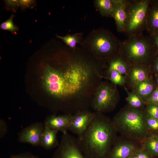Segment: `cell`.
Segmentation results:
<instances>
[{
	"instance_id": "30",
	"label": "cell",
	"mask_w": 158,
	"mask_h": 158,
	"mask_svg": "<svg viewBox=\"0 0 158 158\" xmlns=\"http://www.w3.org/2000/svg\"><path fill=\"white\" fill-rule=\"evenodd\" d=\"M146 103L158 105V88L153 91L148 99Z\"/></svg>"
},
{
	"instance_id": "16",
	"label": "cell",
	"mask_w": 158,
	"mask_h": 158,
	"mask_svg": "<svg viewBox=\"0 0 158 158\" xmlns=\"http://www.w3.org/2000/svg\"><path fill=\"white\" fill-rule=\"evenodd\" d=\"M145 65H131L130 78V81L135 85L148 79Z\"/></svg>"
},
{
	"instance_id": "4",
	"label": "cell",
	"mask_w": 158,
	"mask_h": 158,
	"mask_svg": "<svg viewBox=\"0 0 158 158\" xmlns=\"http://www.w3.org/2000/svg\"><path fill=\"white\" fill-rule=\"evenodd\" d=\"M85 44L97 59H111L120 54L121 42L109 30L102 28L92 30Z\"/></svg>"
},
{
	"instance_id": "11",
	"label": "cell",
	"mask_w": 158,
	"mask_h": 158,
	"mask_svg": "<svg viewBox=\"0 0 158 158\" xmlns=\"http://www.w3.org/2000/svg\"><path fill=\"white\" fill-rule=\"evenodd\" d=\"M94 112L86 110L79 111L73 114L69 130L78 135L82 134L91 122Z\"/></svg>"
},
{
	"instance_id": "18",
	"label": "cell",
	"mask_w": 158,
	"mask_h": 158,
	"mask_svg": "<svg viewBox=\"0 0 158 158\" xmlns=\"http://www.w3.org/2000/svg\"><path fill=\"white\" fill-rule=\"evenodd\" d=\"M141 142L142 147L146 149L155 158H158V134L150 133Z\"/></svg>"
},
{
	"instance_id": "34",
	"label": "cell",
	"mask_w": 158,
	"mask_h": 158,
	"mask_svg": "<svg viewBox=\"0 0 158 158\" xmlns=\"http://www.w3.org/2000/svg\"><path fill=\"white\" fill-rule=\"evenodd\" d=\"M154 66L155 70L158 72V56L156 57L154 61Z\"/></svg>"
},
{
	"instance_id": "21",
	"label": "cell",
	"mask_w": 158,
	"mask_h": 158,
	"mask_svg": "<svg viewBox=\"0 0 158 158\" xmlns=\"http://www.w3.org/2000/svg\"><path fill=\"white\" fill-rule=\"evenodd\" d=\"M82 35L83 34L80 32L73 35L68 34L63 36L56 35V37L61 40L70 47L74 49L77 44H79L81 41Z\"/></svg>"
},
{
	"instance_id": "24",
	"label": "cell",
	"mask_w": 158,
	"mask_h": 158,
	"mask_svg": "<svg viewBox=\"0 0 158 158\" xmlns=\"http://www.w3.org/2000/svg\"><path fill=\"white\" fill-rule=\"evenodd\" d=\"M14 16V15H12L8 20L1 23L0 25V29L8 30L13 33H15L19 28L13 22V19Z\"/></svg>"
},
{
	"instance_id": "25",
	"label": "cell",
	"mask_w": 158,
	"mask_h": 158,
	"mask_svg": "<svg viewBox=\"0 0 158 158\" xmlns=\"http://www.w3.org/2000/svg\"><path fill=\"white\" fill-rule=\"evenodd\" d=\"M146 116V124L149 131L150 133H156L158 131V119Z\"/></svg>"
},
{
	"instance_id": "8",
	"label": "cell",
	"mask_w": 158,
	"mask_h": 158,
	"mask_svg": "<svg viewBox=\"0 0 158 158\" xmlns=\"http://www.w3.org/2000/svg\"><path fill=\"white\" fill-rule=\"evenodd\" d=\"M57 147L52 158H85L77 138L68 133L62 134Z\"/></svg>"
},
{
	"instance_id": "13",
	"label": "cell",
	"mask_w": 158,
	"mask_h": 158,
	"mask_svg": "<svg viewBox=\"0 0 158 158\" xmlns=\"http://www.w3.org/2000/svg\"><path fill=\"white\" fill-rule=\"evenodd\" d=\"M112 18L115 21L117 30L124 32L127 19L126 0H112Z\"/></svg>"
},
{
	"instance_id": "17",
	"label": "cell",
	"mask_w": 158,
	"mask_h": 158,
	"mask_svg": "<svg viewBox=\"0 0 158 158\" xmlns=\"http://www.w3.org/2000/svg\"><path fill=\"white\" fill-rule=\"evenodd\" d=\"M135 86L136 94L144 103H146L154 91V85L152 82L148 79Z\"/></svg>"
},
{
	"instance_id": "33",
	"label": "cell",
	"mask_w": 158,
	"mask_h": 158,
	"mask_svg": "<svg viewBox=\"0 0 158 158\" xmlns=\"http://www.w3.org/2000/svg\"><path fill=\"white\" fill-rule=\"evenodd\" d=\"M156 50L158 51V34L151 35Z\"/></svg>"
},
{
	"instance_id": "6",
	"label": "cell",
	"mask_w": 158,
	"mask_h": 158,
	"mask_svg": "<svg viewBox=\"0 0 158 158\" xmlns=\"http://www.w3.org/2000/svg\"><path fill=\"white\" fill-rule=\"evenodd\" d=\"M149 0H126L127 19L125 33L128 37L140 35L146 30Z\"/></svg>"
},
{
	"instance_id": "5",
	"label": "cell",
	"mask_w": 158,
	"mask_h": 158,
	"mask_svg": "<svg viewBox=\"0 0 158 158\" xmlns=\"http://www.w3.org/2000/svg\"><path fill=\"white\" fill-rule=\"evenodd\" d=\"M155 49L151 36L142 34L128 37L121 42L120 54L131 65L146 64Z\"/></svg>"
},
{
	"instance_id": "31",
	"label": "cell",
	"mask_w": 158,
	"mask_h": 158,
	"mask_svg": "<svg viewBox=\"0 0 158 158\" xmlns=\"http://www.w3.org/2000/svg\"><path fill=\"white\" fill-rule=\"evenodd\" d=\"M8 127L5 121L3 119L0 120V138L1 139L4 137L7 133Z\"/></svg>"
},
{
	"instance_id": "29",
	"label": "cell",
	"mask_w": 158,
	"mask_h": 158,
	"mask_svg": "<svg viewBox=\"0 0 158 158\" xmlns=\"http://www.w3.org/2000/svg\"><path fill=\"white\" fill-rule=\"evenodd\" d=\"M19 7L22 10L32 8L34 7L35 1L33 0H19Z\"/></svg>"
},
{
	"instance_id": "27",
	"label": "cell",
	"mask_w": 158,
	"mask_h": 158,
	"mask_svg": "<svg viewBox=\"0 0 158 158\" xmlns=\"http://www.w3.org/2000/svg\"><path fill=\"white\" fill-rule=\"evenodd\" d=\"M134 153L138 158H155L146 149L142 146L138 148Z\"/></svg>"
},
{
	"instance_id": "28",
	"label": "cell",
	"mask_w": 158,
	"mask_h": 158,
	"mask_svg": "<svg viewBox=\"0 0 158 158\" xmlns=\"http://www.w3.org/2000/svg\"><path fill=\"white\" fill-rule=\"evenodd\" d=\"M4 2L5 7L7 10L15 11L19 7L18 0H6Z\"/></svg>"
},
{
	"instance_id": "15",
	"label": "cell",
	"mask_w": 158,
	"mask_h": 158,
	"mask_svg": "<svg viewBox=\"0 0 158 158\" xmlns=\"http://www.w3.org/2000/svg\"><path fill=\"white\" fill-rule=\"evenodd\" d=\"M58 132L44 126L41 138V146L46 150L58 147L59 143L57 136Z\"/></svg>"
},
{
	"instance_id": "23",
	"label": "cell",
	"mask_w": 158,
	"mask_h": 158,
	"mask_svg": "<svg viewBox=\"0 0 158 158\" xmlns=\"http://www.w3.org/2000/svg\"><path fill=\"white\" fill-rule=\"evenodd\" d=\"M128 94L127 99L130 107L140 109L144 103L141 99L135 93L128 92Z\"/></svg>"
},
{
	"instance_id": "22",
	"label": "cell",
	"mask_w": 158,
	"mask_h": 158,
	"mask_svg": "<svg viewBox=\"0 0 158 158\" xmlns=\"http://www.w3.org/2000/svg\"><path fill=\"white\" fill-rule=\"evenodd\" d=\"M108 75L109 79L115 85H123L125 82L124 77L115 70L109 68Z\"/></svg>"
},
{
	"instance_id": "10",
	"label": "cell",
	"mask_w": 158,
	"mask_h": 158,
	"mask_svg": "<svg viewBox=\"0 0 158 158\" xmlns=\"http://www.w3.org/2000/svg\"><path fill=\"white\" fill-rule=\"evenodd\" d=\"M117 137L115 140L108 158H127L133 154L139 147L135 141Z\"/></svg>"
},
{
	"instance_id": "3",
	"label": "cell",
	"mask_w": 158,
	"mask_h": 158,
	"mask_svg": "<svg viewBox=\"0 0 158 158\" xmlns=\"http://www.w3.org/2000/svg\"><path fill=\"white\" fill-rule=\"evenodd\" d=\"M117 133L124 138L141 142L149 135L145 112L131 107L117 114L112 120Z\"/></svg>"
},
{
	"instance_id": "35",
	"label": "cell",
	"mask_w": 158,
	"mask_h": 158,
	"mask_svg": "<svg viewBox=\"0 0 158 158\" xmlns=\"http://www.w3.org/2000/svg\"><path fill=\"white\" fill-rule=\"evenodd\" d=\"M127 158H138L135 154L134 152L128 157Z\"/></svg>"
},
{
	"instance_id": "7",
	"label": "cell",
	"mask_w": 158,
	"mask_h": 158,
	"mask_svg": "<svg viewBox=\"0 0 158 158\" xmlns=\"http://www.w3.org/2000/svg\"><path fill=\"white\" fill-rule=\"evenodd\" d=\"M116 89L106 83H100L96 89L91 107L95 112L103 114L112 111L117 102Z\"/></svg>"
},
{
	"instance_id": "9",
	"label": "cell",
	"mask_w": 158,
	"mask_h": 158,
	"mask_svg": "<svg viewBox=\"0 0 158 158\" xmlns=\"http://www.w3.org/2000/svg\"><path fill=\"white\" fill-rule=\"evenodd\" d=\"M44 128L40 122L33 123L23 129L18 135L19 142L27 143L34 146H41L42 135Z\"/></svg>"
},
{
	"instance_id": "20",
	"label": "cell",
	"mask_w": 158,
	"mask_h": 158,
	"mask_svg": "<svg viewBox=\"0 0 158 158\" xmlns=\"http://www.w3.org/2000/svg\"><path fill=\"white\" fill-rule=\"evenodd\" d=\"M94 2L96 8L102 16L112 17V0H96Z\"/></svg>"
},
{
	"instance_id": "32",
	"label": "cell",
	"mask_w": 158,
	"mask_h": 158,
	"mask_svg": "<svg viewBox=\"0 0 158 158\" xmlns=\"http://www.w3.org/2000/svg\"><path fill=\"white\" fill-rule=\"evenodd\" d=\"M10 158H39L32 154L25 152L19 154H13L10 157Z\"/></svg>"
},
{
	"instance_id": "2",
	"label": "cell",
	"mask_w": 158,
	"mask_h": 158,
	"mask_svg": "<svg viewBox=\"0 0 158 158\" xmlns=\"http://www.w3.org/2000/svg\"><path fill=\"white\" fill-rule=\"evenodd\" d=\"M117 133L112 120L94 112L89 125L77 138L85 158H108Z\"/></svg>"
},
{
	"instance_id": "14",
	"label": "cell",
	"mask_w": 158,
	"mask_h": 158,
	"mask_svg": "<svg viewBox=\"0 0 158 158\" xmlns=\"http://www.w3.org/2000/svg\"><path fill=\"white\" fill-rule=\"evenodd\" d=\"M146 30L150 35L158 34V0H150L148 8Z\"/></svg>"
},
{
	"instance_id": "37",
	"label": "cell",
	"mask_w": 158,
	"mask_h": 158,
	"mask_svg": "<svg viewBox=\"0 0 158 158\" xmlns=\"http://www.w3.org/2000/svg\"><path fill=\"white\" fill-rule=\"evenodd\" d=\"M156 133H157V134H158V131Z\"/></svg>"
},
{
	"instance_id": "26",
	"label": "cell",
	"mask_w": 158,
	"mask_h": 158,
	"mask_svg": "<svg viewBox=\"0 0 158 158\" xmlns=\"http://www.w3.org/2000/svg\"><path fill=\"white\" fill-rule=\"evenodd\" d=\"M146 115L150 117L158 119V105L147 104L145 111Z\"/></svg>"
},
{
	"instance_id": "19",
	"label": "cell",
	"mask_w": 158,
	"mask_h": 158,
	"mask_svg": "<svg viewBox=\"0 0 158 158\" xmlns=\"http://www.w3.org/2000/svg\"><path fill=\"white\" fill-rule=\"evenodd\" d=\"M130 65L119 54L110 59L109 68L115 70L123 75L128 71Z\"/></svg>"
},
{
	"instance_id": "1",
	"label": "cell",
	"mask_w": 158,
	"mask_h": 158,
	"mask_svg": "<svg viewBox=\"0 0 158 158\" xmlns=\"http://www.w3.org/2000/svg\"><path fill=\"white\" fill-rule=\"evenodd\" d=\"M43 79L48 92L64 103L66 114H74L81 108L84 89L83 80L75 68L68 66L63 70L47 66Z\"/></svg>"
},
{
	"instance_id": "12",
	"label": "cell",
	"mask_w": 158,
	"mask_h": 158,
	"mask_svg": "<svg viewBox=\"0 0 158 158\" xmlns=\"http://www.w3.org/2000/svg\"><path fill=\"white\" fill-rule=\"evenodd\" d=\"M73 114L52 115L46 118L44 123V126L61 131L62 134L68 133Z\"/></svg>"
},
{
	"instance_id": "36",
	"label": "cell",
	"mask_w": 158,
	"mask_h": 158,
	"mask_svg": "<svg viewBox=\"0 0 158 158\" xmlns=\"http://www.w3.org/2000/svg\"><path fill=\"white\" fill-rule=\"evenodd\" d=\"M156 80L157 83V85H158V74L157 75V76H156Z\"/></svg>"
}]
</instances>
